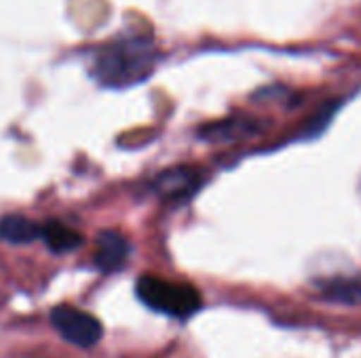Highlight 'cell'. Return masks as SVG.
Returning a JSON list of instances; mask_svg holds the SVG:
<instances>
[{"mask_svg": "<svg viewBox=\"0 0 361 358\" xmlns=\"http://www.w3.org/2000/svg\"><path fill=\"white\" fill-rule=\"evenodd\" d=\"M199 184H201V177L195 169L178 167V169H167L165 173H161L154 179L152 188L163 198H184L192 194Z\"/></svg>", "mask_w": 361, "mask_h": 358, "instance_id": "cell-5", "label": "cell"}, {"mask_svg": "<svg viewBox=\"0 0 361 358\" xmlns=\"http://www.w3.org/2000/svg\"><path fill=\"white\" fill-rule=\"evenodd\" d=\"M150 65H152V57L148 44H142L137 40L121 42L106 49L99 55L95 63V76L104 84L125 87L142 80L150 72Z\"/></svg>", "mask_w": 361, "mask_h": 358, "instance_id": "cell-1", "label": "cell"}, {"mask_svg": "<svg viewBox=\"0 0 361 358\" xmlns=\"http://www.w3.org/2000/svg\"><path fill=\"white\" fill-rule=\"evenodd\" d=\"M258 131V124L252 118H233L220 124H209L201 131V135L205 139L212 141H226V139H239V137H247L252 133Z\"/></svg>", "mask_w": 361, "mask_h": 358, "instance_id": "cell-8", "label": "cell"}, {"mask_svg": "<svg viewBox=\"0 0 361 358\" xmlns=\"http://www.w3.org/2000/svg\"><path fill=\"white\" fill-rule=\"evenodd\" d=\"M322 291L328 300L343 304L361 302V279H334L322 285Z\"/></svg>", "mask_w": 361, "mask_h": 358, "instance_id": "cell-9", "label": "cell"}, {"mask_svg": "<svg viewBox=\"0 0 361 358\" xmlns=\"http://www.w3.org/2000/svg\"><path fill=\"white\" fill-rule=\"evenodd\" d=\"M0 238L11 245H27L40 238V226L23 215L0 217Z\"/></svg>", "mask_w": 361, "mask_h": 358, "instance_id": "cell-7", "label": "cell"}, {"mask_svg": "<svg viewBox=\"0 0 361 358\" xmlns=\"http://www.w3.org/2000/svg\"><path fill=\"white\" fill-rule=\"evenodd\" d=\"M51 325L55 331L70 344L80 346V348H91L95 346L102 335V323L91 317L89 312H82L74 306H57L51 310Z\"/></svg>", "mask_w": 361, "mask_h": 358, "instance_id": "cell-3", "label": "cell"}, {"mask_svg": "<svg viewBox=\"0 0 361 358\" xmlns=\"http://www.w3.org/2000/svg\"><path fill=\"white\" fill-rule=\"evenodd\" d=\"M40 238L53 253H70L82 245V236L59 222H47L44 226H40Z\"/></svg>", "mask_w": 361, "mask_h": 358, "instance_id": "cell-6", "label": "cell"}, {"mask_svg": "<svg viewBox=\"0 0 361 358\" xmlns=\"http://www.w3.org/2000/svg\"><path fill=\"white\" fill-rule=\"evenodd\" d=\"M135 291L144 306L173 319H188L201 308V295L192 287L165 279L142 276L135 285Z\"/></svg>", "mask_w": 361, "mask_h": 358, "instance_id": "cell-2", "label": "cell"}, {"mask_svg": "<svg viewBox=\"0 0 361 358\" xmlns=\"http://www.w3.org/2000/svg\"><path fill=\"white\" fill-rule=\"evenodd\" d=\"M127 257H129V243L125 241L123 234H118L114 230H104L97 236L93 262L99 272L112 274V272L121 270L125 266Z\"/></svg>", "mask_w": 361, "mask_h": 358, "instance_id": "cell-4", "label": "cell"}]
</instances>
